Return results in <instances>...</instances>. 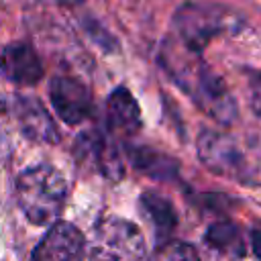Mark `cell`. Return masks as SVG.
Here are the masks:
<instances>
[{"mask_svg":"<svg viewBox=\"0 0 261 261\" xmlns=\"http://www.w3.org/2000/svg\"><path fill=\"white\" fill-rule=\"evenodd\" d=\"M159 59L171 80L208 116H212L220 124H230L237 118V104L226 84L206 65V61H202L200 53L167 41L159 51Z\"/></svg>","mask_w":261,"mask_h":261,"instance_id":"obj_1","label":"cell"},{"mask_svg":"<svg viewBox=\"0 0 261 261\" xmlns=\"http://www.w3.org/2000/svg\"><path fill=\"white\" fill-rule=\"evenodd\" d=\"M67 196L65 179L49 165L22 171L16 179V202L33 224H49L59 214Z\"/></svg>","mask_w":261,"mask_h":261,"instance_id":"obj_2","label":"cell"},{"mask_svg":"<svg viewBox=\"0 0 261 261\" xmlns=\"http://www.w3.org/2000/svg\"><path fill=\"white\" fill-rule=\"evenodd\" d=\"M198 157L216 175L234 181H257L261 177V163L243 145L220 130H202L198 137Z\"/></svg>","mask_w":261,"mask_h":261,"instance_id":"obj_3","label":"cell"},{"mask_svg":"<svg viewBox=\"0 0 261 261\" xmlns=\"http://www.w3.org/2000/svg\"><path fill=\"white\" fill-rule=\"evenodd\" d=\"M90 261H145L147 245L143 232L118 216L102 218L86 245Z\"/></svg>","mask_w":261,"mask_h":261,"instance_id":"obj_4","label":"cell"},{"mask_svg":"<svg viewBox=\"0 0 261 261\" xmlns=\"http://www.w3.org/2000/svg\"><path fill=\"white\" fill-rule=\"evenodd\" d=\"M175 29L179 31L181 45L200 53L202 47L224 29L222 12L216 6L186 4L175 14Z\"/></svg>","mask_w":261,"mask_h":261,"instance_id":"obj_5","label":"cell"},{"mask_svg":"<svg viewBox=\"0 0 261 261\" xmlns=\"http://www.w3.org/2000/svg\"><path fill=\"white\" fill-rule=\"evenodd\" d=\"M86 239L77 226L59 220L53 222L33 251L31 261H84Z\"/></svg>","mask_w":261,"mask_h":261,"instance_id":"obj_6","label":"cell"},{"mask_svg":"<svg viewBox=\"0 0 261 261\" xmlns=\"http://www.w3.org/2000/svg\"><path fill=\"white\" fill-rule=\"evenodd\" d=\"M49 98L59 118L67 124H77L92 112L90 90L75 77L59 75L49 84Z\"/></svg>","mask_w":261,"mask_h":261,"instance_id":"obj_7","label":"cell"},{"mask_svg":"<svg viewBox=\"0 0 261 261\" xmlns=\"http://www.w3.org/2000/svg\"><path fill=\"white\" fill-rule=\"evenodd\" d=\"M75 153L82 161L92 165L98 173L110 179H120L124 173L122 159L114 147V143L100 133H84L75 141Z\"/></svg>","mask_w":261,"mask_h":261,"instance_id":"obj_8","label":"cell"},{"mask_svg":"<svg viewBox=\"0 0 261 261\" xmlns=\"http://www.w3.org/2000/svg\"><path fill=\"white\" fill-rule=\"evenodd\" d=\"M2 75L18 86H33L43 77V63L27 43H10L0 53Z\"/></svg>","mask_w":261,"mask_h":261,"instance_id":"obj_9","label":"cell"},{"mask_svg":"<svg viewBox=\"0 0 261 261\" xmlns=\"http://www.w3.org/2000/svg\"><path fill=\"white\" fill-rule=\"evenodd\" d=\"M108 128L118 137H133L141 128V110L126 88H116L106 102Z\"/></svg>","mask_w":261,"mask_h":261,"instance_id":"obj_10","label":"cell"},{"mask_svg":"<svg viewBox=\"0 0 261 261\" xmlns=\"http://www.w3.org/2000/svg\"><path fill=\"white\" fill-rule=\"evenodd\" d=\"M14 114H16V120L20 122V128L27 137H31L35 141H43V143L59 141L55 122L51 120L47 110L37 100L29 98V96H18V100L14 104Z\"/></svg>","mask_w":261,"mask_h":261,"instance_id":"obj_11","label":"cell"},{"mask_svg":"<svg viewBox=\"0 0 261 261\" xmlns=\"http://www.w3.org/2000/svg\"><path fill=\"white\" fill-rule=\"evenodd\" d=\"M141 206L145 210V216L149 218V222L153 224V228L157 230L159 239L163 241L169 232H173L175 228V212L169 200H165L159 194H145L141 198Z\"/></svg>","mask_w":261,"mask_h":261,"instance_id":"obj_12","label":"cell"},{"mask_svg":"<svg viewBox=\"0 0 261 261\" xmlns=\"http://www.w3.org/2000/svg\"><path fill=\"white\" fill-rule=\"evenodd\" d=\"M206 241L210 247H214L216 251H220L222 255H228V257H243L247 253L243 234H241L239 226L232 222L212 224L206 232Z\"/></svg>","mask_w":261,"mask_h":261,"instance_id":"obj_13","label":"cell"},{"mask_svg":"<svg viewBox=\"0 0 261 261\" xmlns=\"http://www.w3.org/2000/svg\"><path fill=\"white\" fill-rule=\"evenodd\" d=\"M128 157L133 161V165L137 169H141L143 173H149L153 177H171L175 173V161L167 159L165 155L145 149V147H137L128 151Z\"/></svg>","mask_w":261,"mask_h":261,"instance_id":"obj_14","label":"cell"},{"mask_svg":"<svg viewBox=\"0 0 261 261\" xmlns=\"http://www.w3.org/2000/svg\"><path fill=\"white\" fill-rule=\"evenodd\" d=\"M155 261H200L196 249L186 243H169L161 245L155 255Z\"/></svg>","mask_w":261,"mask_h":261,"instance_id":"obj_15","label":"cell"},{"mask_svg":"<svg viewBox=\"0 0 261 261\" xmlns=\"http://www.w3.org/2000/svg\"><path fill=\"white\" fill-rule=\"evenodd\" d=\"M247 86H249V104L255 110V114L261 116V73H251Z\"/></svg>","mask_w":261,"mask_h":261,"instance_id":"obj_16","label":"cell"},{"mask_svg":"<svg viewBox=\"0 0 261 261\" xmlns=\"http://www.w3.org/2000/svg\"><path fill=\"white\" fill-rule=\"evenodd\" d=\"M251 247H253V253L261 261V230H253L251 232Z\"/></svg>","mask_w":261,"mask_h":261,"instance_id":"obj_17","label":"cell"}]
</instances>
